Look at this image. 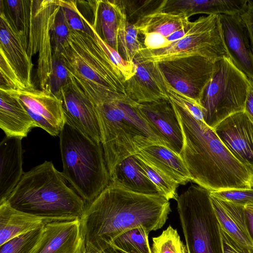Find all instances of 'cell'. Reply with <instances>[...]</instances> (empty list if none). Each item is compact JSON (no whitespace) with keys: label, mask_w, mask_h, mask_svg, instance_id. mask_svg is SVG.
<instances>
[{"label":"cell","mask_w":253,"mask_h":253,"mask_svg":"<svg viewBox=\"0 0 253 253\" xmlns=\"http://www.w3.org/2000/svg\"><path fill=\"white\" fill-rule=\"evenodd\" d=\"M92 10L93 29L105 42L119 52L118 33L123 13L119 0H94Z\"/></svg>","instance_id":"24"},{"label":"cell","mask_w":253,"mask_h":253,"mask_svg":"<svg viewBox=\"0 0 253 253\" xmlns=\"http://www.w3.org/2000/svg\"><path fill=\"white\" fill-rule=\"evenodd\" d=\"M210 194V190L194 184L176 200L188 253H223L219 224Z\"/></svg>","instance_id":"8"},{"label":"cell","mask_w":253,"mask_h":253,"mask_svg":"<svg viewBox=\"0 0 253 253\" xmlns=\"http://www.w3.org/2000/svg\"><path fill=\"white\" fill-rule=\"evenodd\" d=\"M244 111L253 122V81L249 79V87Z\"/></svg>","instance_id":"40"},{"label":"cell","mask_w":253,"mask_h":253,"mask_svg":"<svg viewBox=\"0 0 253 253\" xmlns=\"http://www.w3.org/2000/svg\"><path fill=\"white\" fill-rule=\"evenodd\" d=\"M134 155L166 174L178 185L191 181L189 171L180 156L165 146L151 145Z\"/></svg>","instance_id":"22"},{"label":"cell","mask_w":253,"mask_h":253,"mask_svg":"<svg viewBox=\"0 0 253 253\" xmlns=\"http://www.w3.org/2000/svg\"><path fill=\"white\" fill-rule=\"evenodd\" d=\"M94 104L110 177L120 162L144 148L154 145L169 148L126 96Z\"/></svg>","instance_id":"5"},{"label":"cell","mask_w":253,"mask_h":253,"mask_svg":"<svg viewBox=\"0 0 253 253\" xmlns=\"http://www.w3.org/2000/svg\"><path fill=\"white\" fill-rule=\"evenodd\" d=\"M121 17L118 33L119 52L126 61L133 63L139 50L144 47L138 38L139 33L134 24L127 20L124 9Z\"/></svg>","instance_id":"28"},{"label":"cell","mask_w":253,"mask_h":253,"mask_svg":"<svg viewBox=\"0 0 253 253\" xmlns=\"http://www.w3.org/2000/svg\"><path fill=\"white\" fill-rule=\"evenodd\" d=\"M135 73L125 82L127 97L138 103L169 99L165 78L158 63L133 60Z\"/></svg>","instance_id":"17"},{"label":"cell","mask_w":253,"mask_h":253,"mask_svg":"<svg viewBox=\"0 0 253 253\" xmlns=\"http://www.w3.org/2000/svg\"><path fill=\"white\" fill-rule=\"evenodd\" d=\"M92 28L93 35L71 30L57 52L69 74L92 102L96 104L126 94L124 76Z\"/></svg>","instance_id":"4"},{"label":"cell","mask_w":253,"mask_h":253,"mask_svg":"<svg viewBox=\"0 0 253 253\" xmlns=\"http://www.w3.org/2000/svg\"><path fill=\"white\" fill-rule=\"evenodd\" d=\"M5 88L19 99L36 127L51 135H59L66 123L60 99L35 87L24 90Z\"/></svg>","instance_id":"13"},{"label":"cell","mask_w":253,"mask_h":253,"mask_svg":"<svg viewBox=\"0 0 253 253\" xmlns=\"http://www.w3.org/2000/svg\"><path fill=\"white\" fill-rule=\"evenodd\" d=\"M45 224L41 217L13 208L6 200L0 201V246Z\"/></svg>","instance_id":"25"},{"label":"cell","mask_w":253,"mask_h":253,"mask_svg":"<svg viewBox=\"0 0 253 253\" xmlns=\"http://www.w3.org/2000/svg\"><path fill=\"white\" fill-rule=\"evenodd\" d=\"M43 227L14 238L0 246V253H31L40 240Z\"/></svg>","instance_id":"33"},{"label":"cell","mask_w":253,"mask_h":253,"mask_svg":"<svg viewBox=\"0 0 253 253\" xmlns=\"http://www.w3.org/2000/svg\"><path fill=\"white\" fill-rule=\"evenodd\" d=\"M131 102L169 148L179 155L182 146V134L169 99L146 103H138L131 100Z\"/></svg>","instance_id":"18"},{"label":"cell","mask_w":253,"mask_h":253,"mask_svg":"<svg viewBox=\"0 0 253 253\" xmlns=\"http://www.w3.org/2000/svg\"><path fill=\"white\" fill-rule=\"evenodd\" d=\"M191 21L183 14H172L159 9L139 18L133 24L139 34H157L165 38L187 26Z\"/></svg>","instance_id":"27"},{"label":"cell","mask_w":253,"mask_h":253,"mask_svg":"<svg viewBox=\"0 0 253 253\" xmlns=\"http://www.w3.org/2000/svg\"><path fill=\"white\" fill-rule=\"evenodd\" d=\"M138 164L159 193L168 200L178 198L176 189L179 185L174 180L155 167L136 158Z\"/></svg>","instance_id":"30"},{"label":"cell","mask_w":253,"mask_h":253,"mask_svg":"<svg viewBox=\"0 0 253 253\" xmlns=\"http://www.w3.org/2000/svg\"><path fill=\"white\" fill-rule=\"evenodd\" d=\"M213 129L236 158L253 167V122L244 111L229 116Z\"/></svg>","instance_id":"15"},{"label":"cell","mask_w":253,"mask_h":253,"mask_svg":"<svg viewBox=\"0 0 253 253\" xmlns=\"http://www.w3.org/2000/svg\"><path fill=\"white\" fill-rule=\"evenodd\" d=\"M22 139L5 136L0 143V201L7 199L24 173Z\"/></svg>","instance_id":"20"},{"label":"cell","mask_w":253,"mask_h":253,"mask_svg":"<svg viewBox=\"0 0 253 253\" xmlns=\"http://www.w3.org/2000/svg\"><path fill=\"white\" fill-rule=\"evenodd\" d=\"M210 199L221 227L239 243L253 247L244 206L220 200L211 194Z\"/></svg>","instance_id":"23"},{"label":"cell","mask_w":253,"mask_h":253,"mask_svg":"<svg viewBox=\"0 0 253 253\" xmlns=\"http://www.w3.org/2000/svg\"><path fill=\"white\" fill-rule=\"evenodd\" d=\"M240 16L247 28L253 52V0H247Z\"/></svg>","instance_id":"39"},{"label":"cell","mask_w":253,"mask_h":253,"mask_svg":"<svg viewBox=\"0 0 253 253\" xmlns=\"http://www.w3.org/2000/svg\"><path fill=\"white\" fill-rule=\"evenodd\" d=\"M110 179V182L116 183L135 192L159 194L155 186L139 166L135 155L130 156L120 162Z\"/></svg>","instance_id":"26"},{"label":"cell","mask_w":253,"mask_h":253,"mask_svg":"<svg viewBox=\"0 0 253 253\" xmlns=\"http://www.w3.org/2000/svg\"><path fill=\"white\" fill-rule=\"evenodd\" d=\"M215 64L200 101L204 121L212 128L229 116L244 111L249 87V78L230 58L224 57Z\"/></svg>","instance_id":"10"},{"label":"cell","mask_w":253,"mask_h":253,"mask_svg":"<svg viewBox=\"0 0 253 253\" xmlns=\"http://www.w3.org/2000/svg\"><path fill=\"white\" fill-rule=\"evenodd\" d=\"M170 101L182 134L179 155L191 181L211 192L253 188V167L236 158L204 121Z\"/></svg>","instance_id":"2"},{"label":"cell","mask_w":253,"mask_h":253,"mask_svg":"<svg viewBox=\"0 0 253 253\" xmlns=\"http://www.w3.org/2000/svg\"><path fill=\"white\" fill-rule=\"evenodd\" d=\"M51 161L24 172L5 200L13 208L42 218L45 223L81 219L85 204L66 184Z\"/></svg>","instance_id":"3"},{"label":"cell","mask_w":253,"mask_h":253,"mask_svg":"<svg viewBox=\"0 0 253 253\" xmlns=\"http://www.w3.org/2000/svg\"><path fill=\"white\" fill-rule=\"evenodd\" d=\"M0 127L6 136L23 139L35 124L19 99L7 89L0 87Z\"/></svg>","instance_id":"21"},{"label":"cell","mask_w":253,"mask_h":253,"mask_svg":"<svg viewBox=\"0 0 253 253\" xmlns=\"http://www.w3.org/2000/svg\"><path fill=\"white\" fill-rule=\"evenodd\" d=\"M98 36L102 45L111 61L124 76L125 82L131 78L135 73L134 62L131 63L125 60L119 52L105 42L98 35Z\"/></svg>","instance_id":"37"},{"label":"cell","mask_w":253,"mask_h":253,"mask_svg":"<svg viewBox=\"0 0 253 253\" xmlns=\"http://www.w3.org/2000/svg\"><path fill=\"white\" fill-rule=\"evenodd\" d=\"M60 99L66 122L101 144L95 105L71 75L69 82L61 89Z\"/></svg>","instance_id":"14"},{"label":"cell","mask_w":253,"mask_h":253,"mask_svg":"<svg viewBox=\"0 0 253 253\" xmlns=\"http://www.w3.org/2000/svg\"><path fill=\"white\" fill-rule=\"evenodd\" d=\"M100 253H127L115 245L111 244Z\"/></svg>","instance_id":"43"},{"label":"cell","mask_w":253,"mask_h":253,"mask_svg":"<svg viewBox=\"0 0 253 253\" xmlns=\"http://www.w3.org/2000/svg\"><path fill=\"white\" fill-rule=\"evenodd\" d=\"M248 228L253 241V206H244Z\"/></svg>","instance_id":"42"},{"label":"cell","mask_w":253,"mask_h":253,"mask_svg":"<svg viewBox=\"0 0 253 253\" xmlns=\"http://www.w3.org/2000/svg\"><path fill=\"white\" fill-rule=\"evenodd\" d=\"M70 75L59 52H53L52 65L47 84V91L60 99L62 87L69 82Z\"/></svg>","instance_id":"32"},{"label":"cell","mask_w":253,"mask_h":253,"mask_svg":"<svg viewBox=\"0 0 253 253\" xmlns=\"http://www.w3.org/2000/svg\"><path fill=\"white\" fill-rule=\"evenodd\" d=\"M60 0H21L12 9L13 17L26 41L27 51L38 55L37 76L41 89L47 91L53 48L51 29Z\"/></svg>","instance_id":"7"},{"label":"cell","mask_w":253,"mask_h":253,"mask_svg":"<svg viewBox=\"0 0 253 253\" xmlns=\"http://www.w3.org/2000/svg\"><path fill=\"white\" fill-rule=\"evenodd\" d=\"M219 231L223 253H253V247H249L239 243L228 234L220 225Z\"/></svg>","instance_id":"38"},{"label":"cell","mask_w":253,"mask_h":253,"mask_svg":"<svg viewBox=\"0 0 253 253\" xmlns=\"http://www.w3.org/2000/svg\"><path fill=\"white\" fill-rule=\"evenodd\" d=\"M66 21L71 30L93 35L91 24L80 12L77 1L60 0Z\"/></svg>","instance_id":"34"},{"label":"cell","mask_w":253,"mask_h":253,"mask_svg":"<svg viewBox=\"0 0 253 253\" xmlns=\"http://www.w3.org/2000/svg\"><path fill=\"white\" fill-rule=\"evenodd\" d=\"M224 42L230 58L253 81V52L247 28L240 14H220Z\"/></svg>","instance_id":"19"},{"label":"cell","mask_w":253,"mask_h":253,"mask_svg":"<svg viewBox=\"0 0 253 253\" xmlns=\"http://www.w3.org/2000/svg\"><path fill=\"white\" fill-rule=\"evenodd\" d=\"M192 56H203L214 62L224 57L230 58L220 14L200 17L191 22L189 30L182 39L161 49L143 47L134 58L159 63Z\"/></svg>","instance_id":"9"},{"label":"cell","mask_w":253,"mask_h":253,"mask_svg":"<svg viewBox=\"0 0 253 253\" xmlns=\"http://www.w3.org/2000/svg\"><path fill=\"white\" fill-rule=\"evenodd\" d=\"M59 136L62 173L87 205L110 183L102 146L66 122Z\"/></svg>","instance_id":"6"},{"label":"cell","mask_w":253,"mask_h":253,"mask_svg":"<svg viewBox=\"0 0 253 253\" xmlns=\"http://www.w3.org/2000/svg\"><path fill=\"white\" fill-rule=\"evenodd\" d=\"M158 65L172 86L201 105L204 91L215 72V62L203 56H192Z\"/></svg>","instance_id":"11"},{"label":"cell","mask_w":253,"mask_h":253,"mask_svg":"<svg viewBox=\"0 0 253 253\" xmlns=\"http://www.w3.org/2000/svg\"><path fill=\"white\" fill-rule=\"evenodd\" d=\"M0 5V60L6 63L18 80L22 89L34 87L32 74L33 64L26 39L17 26L9 9Z\"/></svg>","instance_id":"12"},{"label":"cell","mask_w":253,"mask_h":253,"mask_svg":"<svg viewBox=\"0 0 253 253\" xmlns=\"http://www.w3.org/2000/svg\"><path fill=\"white\" fill-rule=\"evenodd\" d=\"M81 220L45 223L40 240L31 253H84Z\"/></svg>","instance_id":"16"},{"label":"cell","mask_w":253,"mask_h":253,"mask_svg":"<svg viewBox=\"0 0 253 253\" xmlns=\"http://www.w3.org/2000/svg\"><path fill=\"white\" fill-rule=\"evenodd\" d=\"M149 233L143 227L134 228L119 236L111 244L127 253H152L148 240Z\"/></svg>","instance_id":"29"},{"label":"cell","mask_w":253,"mask_h":253,"mask_svg":"<svg viewBox=\"0 0 253 253\" xmlns=\"http://www.w3.org/2000/svg\"><path fill=\"white\" fill-rule=\"evenodd\" d=\"M211 194L220 200L243 206H253V188L211 191Z\"/></svg>","instance_id":"36"},{"label":"cell","mask_w":253,"mask_h":253,"mask_svg":"<svg viewBox=\"0 0 253 253\" xmlns=\"http://www.w3.org/2000/svg\"><path fill=\"white\" fill-rule=\"evenodd\" d=\"M152 241V253H188L177 230L170 225Z\"/></svg>","instance_id":"31"},{"label":"cell","mask_w":253,"mask_h":253,"mask_svg":"<svg viewBox=\"0 0 253 253\" xmlns=\"http://www.w3.org/2000/svg\"><path fill=\"white\" fill-rule=\"evenodd\" d=\"M171 209L160 194L135 192L113 182L90 204L80 219L84 253H100L119 236L143 227L149 232L161 228Z\"/></svg>","instance_id":"1"},{"label":"cell","mask_w":253,"mask_h":253,"mask_svg":"<svg viewBox=\"0 0 253 253\" xmlns=\"http://www.w3.org/2000/svg\"><path fill=\"white\" fill-rule=\"evenodd\" d=\"M70 30L71 29L66 21L63 10L60 5L56 13L51 29L53 52L58 51L61 45L68 38Z\"/></svg>","instance_id":"35"},{"label":"cell","mask_w":253,"mask_h":253,"mask_svg":"<svg viewBox=\"0 0 253 253\" xmlns=\"http://www.w3.org/2000/svg\"><path fill=\"white\" fill-rule=\"evenodd\" d=\"M191 22L187 26L174 32L169 37L166 38L170 44L182 39L186 35L190 28Z\"/></svg>","instance_id":"41"}]
</instances>
